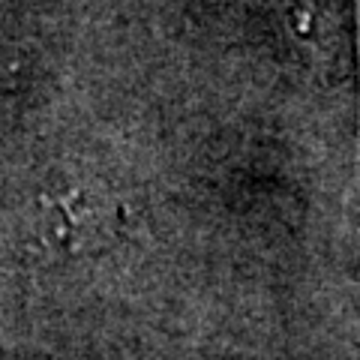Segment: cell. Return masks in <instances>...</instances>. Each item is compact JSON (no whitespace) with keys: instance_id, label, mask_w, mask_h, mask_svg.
Here are the masks:
<instances>
[{"instance_id":"6da1fadb","label":"cell","mask_w":360,"mask_h":360,"mask_svg":"<svg viewBox=\"0 0 360 360\" xmlns=\"http://www.w3.org/2000/svg\"><path fill=\"white\" fill-rule=\"evenodd\" d=\"M58 229L63 240L72 250H87V246H103L111 240V234L117 231V217L120 210L111 201L99 198L87 189H72L70 195L58 198Z\"/></svg>"}]
</instances>
